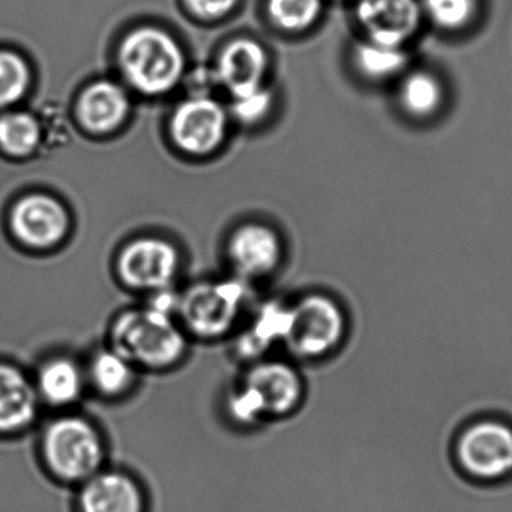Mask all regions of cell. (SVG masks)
I'll return each mask as SVG.
<instances>
[{
  "mask_svg": "<svg viewBox=\"0 0 512 512\" xmlns=\"http://www.w3.org/2000/svg\"><path fill=\"white\" fill-rule=\"evenodd\" d=\"M40 454L53 478L80 485L104 469L106 440L100 428L85 416L62 413L43 428Z\"/></svg>",
  "mask_w": 512,
  "mask_h": 512,
  "instance_id": "obj_3",
  "label": "cell"
},
{
  "mask_svg": "<svg viewBox=\"0 0 512 512\" xmlns=\"http://www.w3.org/2000/svg\"><path fill=\"white\" fill-rule=\"evenodd\" d=\"M194 16L203 20H218L232 13L238 0H185Z\"/></svg>",
  "mask_w": 512,
  "mask_h": 512,
  "instance_id": "obj_27",
  "label": "cell"
},
{
  "mask_svg": "<svg viewBox=\"0 0 512 512\" xmlns=\"http://www.w3.org/2000/svg\"><path fill=\"white\" fill-rule=\"evenodd\" d=\"M347 319L343 308L325 295H308L290 307L283 346L302 361H319L343 346Z\"/></svg>",
  "mask_w": 512,
  "mask_h": 512,
  "instance_id": "obj_5",
  "label": "cell"
},
{
  "mask_svg": "<svg viewBox=\"0 0 512 512\" xmlns=\"http://www.w3.org/2000/svg\"><path fill=\"white\" fill-rule=\"evenodd\" d=\"M10 224L22 244L32 248H50L67 236L70 218L58 200L44 194H32L14 206Z\"/></svg>",
  "mask_w": 512,
  "mask_h": 512,
  "instance_id": "obj_10",
  "label": "cell"
},
{
  "mask_svg": "<svg viewBox=\"0 0 512 512\" xmlns=\"http://www.w3.org/2000/svg\"><path fill=\"white\" fill-rule=\"evenodd\" d=\"M304 397V379L290 362L263 358L251 362L229 392L226 409L236 425L250 428L266 419L293 415Z\"/></svg>",
  "mask_w": 512,
  "mask_h": 512,
  "instance_id": "obj_1",
  "label": "cell"
},
{
  "mask_svg": "<svg viewBox=\"0 0 512 512\" xmlns=\"http://www.w3.org/2000/svg\"><path fill=\"white\" fill-rule=\"evenodd\" d=\"M178 251L169 242L142 238L131 242L119 257V274L134 289L166 292L178 272Z\"/></svg>",
  "mask_w": 512,
  "mask_h": 512,
  "instance_id": "obj_9",
  "label": "cell"
},
{
  "mask_svg": "<svg viewBox=\"0 0 512 512\" xmlns=\"http://www.w3.org/2000/svg\"><path fill=\"white\" fill-rule=\"evenodd\" d=\"M110 347L139 371H167L187 356L188 334L172 313L149 305L125 311L113 322Z\"/></svg>",
  "mask_w": 512,
  "mask_h": 512,
  "instance_id": "obj_2",
  "label": "cell"
},
{
  "mask_svg": "<svg viewBox=\"0 0 512 512\" xmlns=\"http://www.w3.org/2000/svg\"><path fill=\"white\" fill-rule=\"evenodd\" d=\"M271 101V94L266 89H257L250 94L233 98V115L244 124H254L265 118L271 109Z\"/></svg>",
  "mask_w": 512,
  "mask_h": 512,
  "instance_id": "obj_26",
  "label": "cell"
},
{
  "mask_svg": "<svg viewBox=\"0 0 512 512\" xmlns=\"http://www.w3.org/2000/svg\"><path fill=\"white\" fill-rule=\"evenodd\" d=\"M272 22L287 32H301L310 28L320 11L322 0H269Z\"/></svg>",
  "mask_w": 512,
  "mask_h": 512,
  "instance_id": "obj_24",
  "label": "cell"
},
{
  "mask_svg": "<svg viewBox=\"0 0 512 512\" xmlns=\"http://www.w3.org/2000/svg\"><path fill=\"white\" fill-rule=\"evenodd\" d=\"M88 388L101 397L121 398L133 391L139 370L112 347L97 350L85 365Z\"/></svg>",
  "mask_w": 512,
  "mask_h": 512,
  "instance_id": "obj_19",
  "label": "cell"
},
{
  "mask_svg": "<svg viewBox=\"0 0 512 512\" xmlns=\"http://www.w3.org/2000/svg\"><path fill=\"white\" fill-rule=\"evenodd\" d=\"M290 322V307L269 304L260 310L247 331L239 335L235 343L238 358L256 362L265 358L266 353L283 344Z\"/></svg>",
  "mask_w": 512,
  "mask_h": 512,
  "instance_id": "obj_18",
  "label": "cell"
},
{
  "mask_svg": "<svg viewBox=\"0 0 512 512\" xmlns=\"http://www.w3.org/2000/svg\"><path fill=\"white\" fill-rule=\"evenodd\" d=\"M122 76L143 95H163L178 86L185 73V56L167 32L142 28L131 32L118 50Z\"/></svg>",
  "mask_w": 512,
  "mask_h": 512,
  "instance_id": "obj_4",
  "label": "cell"
},
{
  "mask_svg": "<svg viewBox=\"0 0 512 512\" xmlns=\"http://www.w3.org/2000/svg\"><path fill=\"white\" fill-rule=\"evenodd\" d=\"M227 115L211 97H191L173 113V140L188 154L214 152L226 136Z\"/></svg>",
  "mask_w": 512,
  "mask_h": 512,
  "instance_id": "obj_8",
  "label": "cell"
},
{
  "mask_svg": "<svg viewBox=\"0 0 512 512\" xmlns=\"http://www.w3.org/2000/svg\"><path fill=\"white\" fill-rule=\"evenodd\" d=\"M79 487V512H146L145 491L121 470H100Z\"/></svg>",
  "mask_w": 512,
  "mask_h": 512,
  "instance_id": "obj_11",
  "label": "cell"
},
{
  "mask_svg": "<svg viewBox=\"0 0 512 512\" xmlns=\"http://www.w3.org/2000/svg\"><path fill=\"white\" fill-rule=\"evenodd\" d=\"M244 299V287L235 281L199 284L178 299L176 311L188 335L217 340L235 328Z\"/></svg>",
  "mask_w": 512,
  "mask_h": 512,
  "instance_id": "obj_7",
  "label": "cell"
},
{
  "mask_svg": "<svg viewBox=\"0 0 512 512\" xmlns=\"http://www.w3.org/2000/svg\"><path fill=\"white\" fill-rule=\"evenodd\" d=\"M356 67L370 79H389L404 70L407 55L401 47L365 41L355 53Z\"/></svg>",
  "mask_w": 512,
  "mask_h": 512,
  "instance_id": "obj_21",
  "label": "cell"
},
{
  "mask_svg": "<svg viewBox=\"0 0 512 512\" xmlns=\"http://www.w3.org/2000/svg\"><path fill=\"white\" fill-rule=\"evenodd\" d=\"M41 406L34 377L19 365L0 361V436H17L31 428Z\"/></svg>",
  "mask_w": 512,
  "mask_h": 512,
  "instance_id": "obj_12",
  "label": "cell"
},
{
  "mask_svg": "<svg viewBox=\"0 0 512 512\" xmlns=\"http://www.w3.org/2000/svg\"><path fill=\"white\" fill-rule=\"evenodd\" d=\"M229 254L239 274L263 277L271 274L280 263V239L269 227L247 224L236 230L230 239Z\"/></svg>",
  "mask_w": 512,
  "mask_h": 512,
  "instance_id": "obj_16",
  "label": "cell"
},
{
  "mask_svg": "<svg viewBox=\"0 0 512 512\" xmlns=\"http://www.w3.org/2000/svg\"><path fill=\"white\" fill-rule=\"evenodd\" d=\"M43 139L40 122L31 113L13 112L0 116V149L11 157H28Z\"/></svg>",
  "mask_w": 512,
  "mask_h": 512,
  "instance_id": "obj_20",
  "label": "cell"
},
{
  "mask_svg": "<svg viewBox=\"0 0 512 512\" xmlns=\"http://www.w3.org/2000/svg\"><path fill=\"white\" fill-rule=\"evenodd\" d=\"M130 113V98L116 83L103 80L92 83L80 95L77 103V119L95 134H107L118 130Z\"/></svg>",
  "mask_w": 512,
  "mask_h": 512,
  "instance_id": "obj_17",
  "label": "cell"
},
{
  "mask_svg": "<svg viewBox=\"0 0 512 512\" xmlns=\"http://www.w3.org/2000/svg\"><path fill=\"white\" fill-rule=\"evenodd\" d=\"M454 458L467 478L497 482L512 475V427L499 419L473 421L458 433Z\"/></svg>",
  "mask_w": 512,
  "mask_h": 512,
  "instance_id": "obj_6",
  "label": "cell"
},
{
  "mask_svg": "<svg viewBox=\"0 0 512 512\" xmlns=\"http://www.w3.org/2000/svg\"><path fill=\"white\" fill-rule=\"evenodd\" d=\"M268 68V56L262 46L251 40H236L224 47L218 61V82L233 98L262 88Z\"/></svg>",
  "mask_w": 512,
  "mask_h": 512,
  "instance_id": "obj_14",
  "label": "cell"
},
{
  "mask_svg": "<svg viewBox=\"0 0 512 512\" xmlns=\"http://www.w3.org/2000/svg\"><path fill=\"white\" fill-rule=\"evenodd\" d=\"M442 88L436 77L427 73H416L404 82L401 103L413 116H430L442 103Z\"/></svg>",
  "mask_w": 512,
  "mask_h": 512,
  "instance_id": "obj_22",
  "label": "cell"
},
{
  "mask_svg": "<svg viewBox=\"0 0 512 512\" xmlns=\"http://www.w3.org/2000/svg\"><path fill=\"white\" fill-rule=\"evenodd\" d=\"M425 10L437 26L455 31L472 20L475 0H425Z\"/></svg>",
  "mask_w": 512,
  "mask_h": 512,
  "instance_id": "obj_25",
  "label": "cell"
},
{
  "mask_svg": "<svg viewBox=\"0 0 512 512\" xmlns=\"http://www.w3.org/2000/svg\"><path fill=\"white\" fill-rule=\"evenodd\" d=\"M31 86V70L22 56L0 52V109H7L22 100Z\"/></svg>",
  "mask_w": 512,
  "mask_h": 512,
  "instance_id": "obj_23",
  "label": "cell"
},
{
  "mask_svg": "<svg viewBox=\"0 0 512 512\" xmlns=\"http://www.w3.org/2000/svg\"><path fill=\"white\" fill-rule=\"evenodd\" d=\"M416 0H359L358 20L374 43L401 47L418 31Z\"/></svg>",
  "mask_w": 512,
  "mask_h": 512,
  "instance_id": "obj_13",
  "label": "cell"
},
{
  "mask_svg": "<svg viewBox=\"0 0 512 512\" xmlns=\"http://www.w3.org/2000/svg\"><path fill=\"white\" fill-rule=\"evenodd\" d=\"M34 383L41 404L55 409L73 406L88 389L85 365L65 355L52 356L41 362Z\"/></svg>",
  "mask_w": 512,
  "mask_h": 512,
  "instance_id": "obj_15",
  "label": "cell"
}]
</instances>
